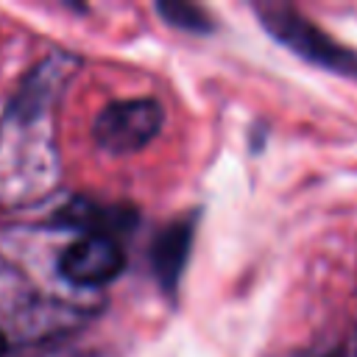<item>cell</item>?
<instances>
[{
    "instance_id": "6da1fadb",
    "label": "cell",
    "mask_w": 357,
    "mask_h": 357,
    "mask_svg": "<svg viewBox=\"0 0 357 357\" xmlns=\"http://www.w3.org/2000/svg\"><path fill=\"white\" fill-rule=\"evenodd\" d=\"M257 14H259L262 28L276 42H282L284 47L298 53L301 59H307L324 70L357 75V53L343 47L340 42H335L326 31H321L312 20H307L296 8H290V6H257Z\"/></svg>"
},
{
    "instance_id": "7a4b0ae2",
    "label": "cell",
    "mask_w": 357,
    "mask_h": 357,
    "mask_svg": "<svg viewBox=\"0 0 357 357\" xmlns=\"http://www.w3.org/2000/svg\"><path fill=\"white\" fill-rule=\"evenodd\" d=\"M162 123H165V112L156 100L128 98L100 109V114L92 123V137L106 153L126 156L142 151L159 134Z\"/></svg>"
},
{
    "instance_id": "3957f363",
    "label": "cell",
    "mask_w": 357,
    "mask_h": 357,
    "mask_svg": "<svg viewBox=\"0 0 357 357\" xmlns=\"http://www.w3.org/2000/svg\"><path fill=\"white\" fill-rule=\"evenodd\" d=\"M126 268V254L112 234H84L70 243L59 259V271L70 284L100 287L117 279Z\"/></svg>"
},
{
    "instance_id": "277c9868",
    "label": "cell",
    "mask_w": 357,
    "mask_h": 357,
    "mask_svg": "<svg viewBox=\"0 0 357 357\" xmlns=\"http://www.w3.org/2000/svg\"><path fill=\"white\" fill-rule=\"evenodd\" d=\"M190 243H192V223L178 220L167 226L156 240H153V273L159 276L165 290H173L178 284V276L187 265L190 257Z\"/></svg>"
},
{
    "instance_id": "5b68a950",
    "label": "cell",
    "mask_w": 357,
    "mask_h": 357,
    "mask_svg": "<svg viewBox=\"0 0 357 357\" xmlns=\"http://www.w3.org/2000/svg\"><path fill=\"white\" fill-rule=\"evenodd\" d=\"M156 11L162 14L165 22L176 25V28H184V31H192V33H204L212 28L209 17L198 8V6H187V3H159Z\"/></svg>"
},
{
    "instance_id": "8992f818",
    "label": "cell",
    "mask_w": 357,
    "mask_h": 357,
    "mask_svg": "<svg viewBox=\"0 0 357 357\" xmlns=\"http://www.w3.org/2000/svg\"><path fill=\"white\" fill-rule=\"evenodd\" d=\"M6 354V337H3V332H0V357Z\"/></svg>"
}]
</instances>
